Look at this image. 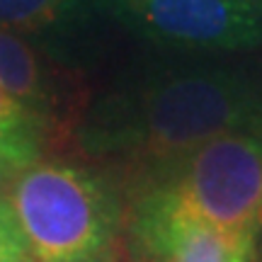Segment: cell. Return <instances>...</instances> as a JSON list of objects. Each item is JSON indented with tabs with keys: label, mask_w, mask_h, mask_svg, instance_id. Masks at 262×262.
<instances>
[{
	"label": "cell",
	"mask_w": 262,
	"mask_h": 262,
	"mask_svg": "<svg viewBox=\"0 0 262 262\" xmlns=\"http://www.w3.org/2000/svg\"><path fill=\"white\" fill-rule=\"evenodd\" d=\"M235 131H262V75L192 63L153 71L102 97L78 136L88 153L146 172Z\"/></svg>",
	"instance_id": "1"
},
{
	"label": "cell",
	"mask_w": 262,
	"mask_h": 262,
	"mask_svg": "<svg viewBox=\"0 0 262 262\" xmlns=\"http://www.w3.org/2000/svg\"><path fill=\"white\" fill-rule=\"evenodd\" d=\"M32 262H112L119 202L97 172L37 160L5 189Z\"/></svg>",
	"instance_id": "2"
},
{
	"label": "cell",
	"mask_w": 262,
	"mask_h": 262,
	"mask_svg": "<svg viewBox=\"0 0 262 262\" xmlns=\"http://www.w3.org/2000/svg\"><path fill=\"white\" fill-rule=\"evenodd\" d=\"M141 178L143 194L255 250L262 233V131L211 139Z\"/></svg>",
	"instance_id": "3"
},
{
	"label": "cell",
	"mask_w": 262,
	"mask_h": 262,
	"mask_svg": "<svg viewBox=\"0 0 262 262\" xmlns=\"http://www.w3.org/2000/svg\"><path fill=\"white\" fill-rule=\"evenodd\" d=\"M107 12L178 51L238 54L262 44V0H107Z\"/></svg>",
	"instance_id": "4"
},
{
	"label": "cell",
	"mask_w": 262,
	"mask_h": 262,
	"mask_svg": "<svg viewBox=\"0 0 262 262\" xmlns=\"http://www.w3.org/2000/svg\"><path fill=\"white\" fill-rule=\"evenodd\" d=\"M134 233L153 262H250L253 257L250 248L143 192L134 206Z\"/></svg>",
	"instance_id": "5"
},
{
	"label": "cell",
	"mask_w": 262,
	"mask_h": 262,
	"mask_svg": "<svg viewBox=\"0 0 262 262\" xmlns=\"http://www.w3.org/2000/svg\"><path fill=\"white\" fill-rule=\"evenodd\" d=\"M0 85L51 134L61 112L58 85L51 75V68L44 63L34 41L3 27H0Z\"/></svg>",
	"instance_id": "6"
},
{
	"label": "cell",
	"mask_w": 262,
	"mask_h": 262,
	"mask_svg": "<svg viewBox=\"0 0 262 262\" xmlns=\"http://www.w3.org/2000/svg\"><path fill=\"white\" fill-rule=\"evenodd\" d=\"M104 12L107 0H0V27L25 39L58 41Z\"/></svg>",
	"instance_id": "7"
},
{
	"label": "cell",
	"mask_w": 262,
	"mask_h": 262,
	"mask_svg": "<svg viewBox=\"0 0 262 262\" xmlns=\"http://www.w3.org/2000/svg\"><path fill=\"white\" fill-rule=\"evenodd\" d=\"M49 129L17 104L0 85V150L17 170L41 160Z\"/></svg>",
	"instance_id": "8"
},
{
	"label": "cell",
	"mask_w": 262,
	"mask_h": 262,
	"mask_svg": "<svg viewBox=\"0 0 262 262\" xmlns=\"http://www.w3.org/2000/svg\"><path fill=\"white\" fill-rule=\"evenodd\" d=\"M0 262H32L25 235L5 196H0Z\"/></svg>",
	"instance_id": "9"
},
{
	"label": "cell",
	"mask_w": 262,
	"mask_h": 262,
	"mask_svg": "<svg viewBox=\"0 0 262 262\" xmlns=\"http://www.w3.org/2000/svg\"><path fill=\"white\" fill-rule=\"evenodd\" d=\"M15 172H19V170L5 158V153L0 150V196H5V189H8L10 180L15 178Z\"/></svg>",
	"instance_id": "10"
}]
</instances>
